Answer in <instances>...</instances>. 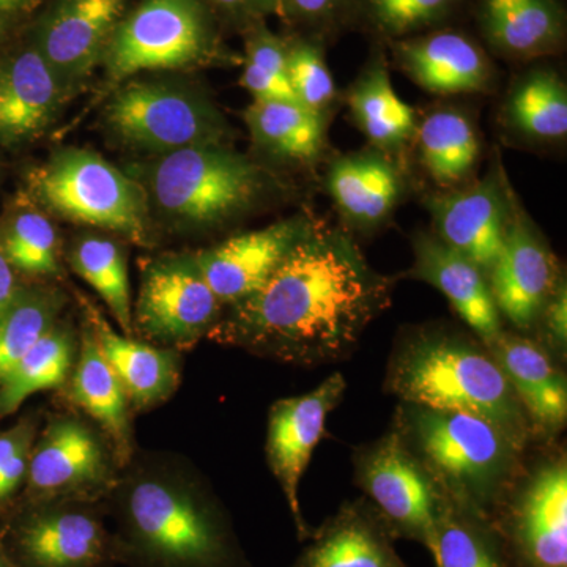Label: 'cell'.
I'll list each match as a JSON object with an SVG mask.
<instances>
[{
  "mask_svg": "<svg viewBox=\"0 0 567 567\" xmlns=\"http://www.w3.org/2000/svg\"><path fill=\"white\" fill-rule=\"evenodd\" d=\"M394 279L369 265L344 230L317 226L262 289L230 306L212 338L286 363L347 360L386 311Z\"/></svg>",
  "mask_w": 567,
  "mask_h": 567,
  "instance_id": "1",
  "label": "cell"
},
{
  "mask_svg": "<svg viewBox=\"0 0 567 567\" xmlns=\"http://www.w3.org/2000/svg\"><path fill=\"white\" fill-rule=\"evenodd\" d=\"M383 390L406 404L483 417L522 450L536 442L513 386L472 331L436 323L402 331L388 360Z\"/></svg>",
  "mask_w": 567,
  "mask_h": 567,
  "instance_id": "2",
  "label": "cell"
},
{
  "mask_svg": "<svg viewBox=\"0 0 567 567\" xmlns=\"http://www.w3.org/2000/svg\"><path fill=\"white\" fill-rule=\"evenodd\" d=\"M393 425L447 498L488 518L524 472L527 451L483 417L399 402Z\"/></svg>",
  "mask_w": 567,
  "mask_h": 567,
  "instance_id": "3",
  "label": "cell"
},
{
  "mask_svg": "<svg viewBox=\"0 0 567 567\" xmlns=\"http://www.w3.org/2000/svg\"><path fill=\"white\" fill-rule=\"evenodd\" d=\"M118 557L140 567H252L229 520L188 487L148 480L121 505Z\"/></svg>",
  "mask_w": 567,
  "mask_h": 567,
  "instance_id": "4",
  "label": "cell"
},
{
  "mask_svg": "<svg viewBox=\"0 0 567 567\" xmlns=\"http://www.w3.org/2000/svg\"><path fill=\"white\" fill-rule=\"evenodd\" d=\"M148 208L188 229H210L252 210L274 189L271 175L226 144L155 156L144 167Z\"/></svg>",
  "mask_w": 567,
  "mask_h": 567,
  "instance_id": "5",
  "label": "cell"
},
{
  "mask_svg": "<svg viewBox=\"0 0 567 567\" xmlns=\"http://www.w3.org/2000/svg\"><path fill=\"white\" fill-rule=\"evenodd\" d=\"M24 194L50 215L147 244L151 208L144 188L96 153L76 147L52 153L28 174Z\"/></svg>",
  "mask_w": 567,
  "mask_h": 567,
  "instance_id": "6",
  "label": "cell"
},
{
  "mask_svg": "<svg viewBox=\"0 0 567 567\" xmlns=\"http://www.w3.org/2000/svg\"><path fill=\"white\" fill-rule=\"evenodd\" d=\"M223 55L205 0H142L115 25L102 62L107 78L122 84L142 71L192 69Z\"/></svg>",
  "mask_w": 567,
  "mask_h": 567,
  "instance_id": "7",
  "label": "cell"
},
{
  "mask_svg": "<svg viewBox=\"0 0 567 567\" xmlns=\"http://www.w3.org/2000/svg\"><path fill=\"white\" fill-rule=\"evenodd\" d=\"M104 122L121 144L156 156L196 145L226 144L229 133L212 100L177 81H125L104 107Z\"/></svg>",
  "mask_w": 567,
  "mask_h": 567,
  "instance_id": "8",
  "label": "cell"
},
{
  "mask_svg": "<svg viewBox=\"0 0 567 567\" xmlns=\"http://www.w3.org/2000/svg\"><path fill=\"white\" fill-rule=\"evenodd\" d=\"M354 484L385 520L394 539L434 551L436 522L447 495L413 454L398 429L353 453Z\"/></svg>",
  "mask_w": 567,
  "mask_h": 567,
  "instance_id": "9",
  "label": "cell"
},
{
  "mask_svg": "<svg viewBox=\"0 0 567 567\" xmlns=\"http://www.w3.org/2000/svg\"><path fill=\"white\" fill-rule=\"evenodd\" d=\"M492 520L513 567H567L566 451L525 464Z\"/></svg>",
  "mask_w": 567,
  "mask_h": 567,
  "instance_id": "10",
  "label": "cell"
},
{
  "mask_svg": "<svg viewBox=\"0 0 567 567\" xmlns=\"http://www.w3.org/2000/svg\"><path fill=\"white\" fill-rule=\"evenodd\" d=\"M0 544L18 567H106L117 540L93 511L37 503L0 529Z\"/></svg>",
  "mask_w": 567,
  "mask_h": 567,
  "instance_id": "11",
  "label": "cell"
},
{
  "mask_svg": "<svg viewBox=\"0 0 567 567\" xmlns=\"http://www.w3.org/2000/svg\"><path fill=\"white\" fill-rule=\"evenodd\" d=\"M346 391L344 375L334 372L309 393L281 399L270 409L267 461L286 496L300 543L308 540L315 529L301 513L300 481L322 442L328 415L341 404Z\"/></svg>",
  "mask_w": 567,
  "mask_h": 567,
  "instance_id": "12",
  "label": "cell"
},
{
  "mask_svg": "<svg viewBox=\"0 0 567 567\" xmlns=\"http://www.w3.org/2000/svg\"><path fill=\"white\" fill-rule=\"evenodd\" d=\"M559 276L554 252L522 208L511 203L509 193L505 238L487 275L499 317L517 333L535 330Z\"/></svg>",
  "mask_w": 567,
  "mask_h": 567,
  "instance_id": "13",
  "label": "cell"
},
{
  "mask_svg": "<svg viewBox=\"0 0 567 567\" xmlns=\"http://www.w3.org/2000/svg\"><path fill=\"white\" fill-rule=\"evenodd\" d=\"M223 303L200 275L193 256L153 262L136 305L137 327L167 344H188L213 330Z\"/></svg>",
  "mask_w": 567,
  "mask_h": 567,
  "instance_id": "14",
  "label": "cell"
},
{
  "mask_svg": "<svg viewBox=\"0 0 567 567\" xmlns=\"http://www.w3.org/2000/svg\"><path fill=\"white\" fill-rule=\"evenodd\" d=\"M316 227L308 216H292L264 229L234 235L223 244L194 254L193 259L223 306L237 305L262 289L286 257Z\"/></svg>",
  "mask_w": 567,
  "mask_h": 567,
  "instance_id": "15",
  "label": "cell"
},
{
  "mask_svg": "<svg viewBox=\"0 0 567 567\" xmlns=\"http://www.w3.org/2000/svg\"><path fill=\"white\" fill-rule=\"evenodd\" d=\"M125 0H58L33 29L31 43L66 92L102 62Z\"/></svg>",
  "mask_w": 567,
  "mask_h": 567,
  "instance_id": "16",
  "label": "cell"
},
{
  "mask_svg": "<svg viewBox=\"0 0 567 567\" xmlns=\"http://www.w3.org/2000/svg\"><path fill=\"white\" fill-rule=\"evenodd\" d=\"M69 92L31 40L0 51V147L39 140L55 121Z\"/></svg>",
  "mask_w": 567,
  "mask_h": 567,
  "instance_id": "17",
  "label": "cell"
},
{
  "mask_svg": "<svg viewBox=\"0 0 567 567\" xmlns=\"http://www.w3.org/2000/svg\"><path fill=\"white\" fill-rule=\"evenodd\" d=\"M513 386L535 440L551 442L566 429L567 380L561 364L536 339L503 330L486 344Z\"/></svg>",
  "mask_w": 567,
  "mask_h": 567,
  "instance_id": "18",
  "label": "cell"
},
{
  "mask_svg": "<svg viewBox=\"0 0 567 567\" xmlns=\"http://www.w3.org/2000/svg\"><path fill=\"white\" fill-rule=\"evenodd\" d=\"M509 193L492 174L461 192L432 196L427 208L436 237L488 275L505 238Z\"/></svg>",
  "mask_w": 567,
  "mask_h": 567,
  "instance_id": "19",
  "label": "cell"
},
{
  "mask_svg": "<svg viewBox=\"0 0 567 567\" xmlns=\"http://www.w3.org/2000/svg\"><path fill=\"white\" fill-rule=\"evenodd\" d=\"M388 44L399 69L424 91L440 95L486 92L494 81L486 51L456 29L440 28Z\"/></svg>",
  "mask_w": 567,
  "mask_h": 567,
  "instance_id": "20",
  "label": "cell"
},
{
  "mask_svg": "<svg viewBox=\"0 0 567 567\" xmlns=\"http://www.w3.org/2000/svg\"><path fill=\"white\" fill-rule=\"evenodd\" d=\"M412 248L413 265L406 276L445 295L456 315L484 344L505 330L487 275L477 265L443 244L435 234L417 233L412 238Z\"/></svg>",
  "mask_w": 567,
  "mask_h": 567,
  "instance_id": "21",
  "label": "cell"
},
{
  "mask_svg": "<svg viewBox=\"0 0 567 567\" xmlns=\"http://www.w3.org/2000/svg\"><path fill=\"white\" fill-rule=\"evenodd\" d=\"M394 540L379 511L361 496L342 503L312 529L290 567H410Z\"/></svg>",
  "mask_w": 567,
  "mask_h": 567,
  "instance_id": "22",
  "label": "cell"
},
{
  "mask_svg": "<svg viewBox=\"0 0 567 567\" xmlns=\"http://www.w3.org/2000/svg\"><path fill=\"white\" fill-rule=\"evenodd\" d=\"M473 11L487 47L509 61H536L565 48L561 0H475Z\"/></svg>",
  "mask_w": 567,
  "mask_h": 567,
  "instance_id": "23",
  "label": "cell"
},
{
  "mask_svg": "<svg viewBox=\"0 0 567 567\" xmlns=\"http://www.w3.org/2000/svg\"><path fill=\"white\" fill-rule=\"evenodd\" d=\"M107 464L96 436L74 420L48 425L29 461V491L37 503L100 486Z\"/></svg>",
  "mask_w": 567,
  "mask_h": 567,
  "instance_id": "24",
  "label": "cell"
},
{
  "mask_svg": "<svg viewBox=\"0 0 567 567\" xmlns=\"http://www.w3.org/2000/svg\"><path fill=\"white\" fill-rule=\"evenodd\" d=\"M85 319L104 360L118 377L134 405L158 404L178 383L177 360L171 352L117 333L102 312L84 300Z\"/></svg>",
  "mask_w": 567,
  "mask_h": 567,
  "instance_id": "25",
  "label": "cell"
},
{
  "mask_svg": "<svg viewBox=\"0 0 567 567\" xmlns=\"http://www.w3.org/2000/svg\"><path fill=\"white\" fill-rule=\"evenodd\" d=\"M328 189L347 223L372 229L393 212L402 181L398 167L382 153H357L334 162Z\"/></svg>",
  "mask_w": 567,
  "mask_h": 567,
  "instance_id": "26",
  "label": "cell"
},
{
  "mask_svg": "<svg viewBox=\"0 0 567 567\" xmlns=\"http://www.w3.org/2000/svg\"><path fill=\"white\" fill-rule=\"evenodd\" d=\"M347 100L358 128L380 151L399 152L415 140V111L395 93L383 52L372 55Z\"/></svg>",
  "mask_w": 567,
  "mask_h": 567,
  "instance_id": "27",
  "label": "cell"
},
{
  "mask_svg": "<svg viewBox=\"0 0 567 567\" xmlns=\"http://www.w3.org/2000/svg\"><path fill=\"white\" fill-rule=\"evenodd\" d=\"M71 398L102 424L122 457L132 453L128 395L104 360L87 324L82 331L80 360L71 377Z\"/></svg>",
  "mask_w": 567,
  "mask_h": 567,
  "instance_id": "28",
  "label": "cell"
},
{
  "mask_svg": "<svg viewBox=\"0 0 567 567\" xmlns=\"http://www.w3.org/2000/svg\"><path fill=\"white\" fill-rule=\"evenodd\" d=\"M257 147L289 162L311 163L323 152V114L289 100H254L245 112Z\"/></svg>",
  "mask_w": 567,
  "mask_h": 567,
  "instance_id": "29",
  "label": "cell"
},
{
  "mask_svg": "<svg viewBox=\"0 0 567 567\" xmlns=\"http://www.w3.org/2000/svg\"><path fill=\"white\" fill-rule=\"evenodd\" d=\"M435 567H513L494 520L446 498L436 522Z\"/></svg>",
  "mask_w": 567,
  "mask_h": 567,
  "instance_id": "30",
  "label": "cell"
},
{
  "mask_svg": "<svg viewBox=\"0 0 567 567\" xmlns=\"http://www.w3.org/2000/svg\"><path fill=\"white\" fill-rule=\"evenodd\" d=\"M506 121L522 136L535 141L565 140L567 91L558 71L536 66L518 78L506 102Z\"/></svg>",
  "mask_w": 567,
  "mask_h": 567,
  "instance_id": "31",
  "label": "cell"
},
{
  "mask_svg": "<svg viewBox=\"0 0 567 567\" xmlns=\"http://www.w3.org/2000/svg\"><path fill=\"white\" fill-rule=\"evenodd\" d=\"M415 140L421 164L439 185H457L476 166L480 140L475 126L462 112H432L417 126Z\"/></svg>",
  "mask_w": 567,
  "mask_h": 567,
  "instance_id": "32",
  "label": "cell"
},
{
  "mask_svg": "<svg viewBox=\"0 0 567 567\" xmlns=\"http://www.w3.org/2000/svg\"><path fill=\"white\" fill-rule=\"evenodd\" d=\"M0 249L17 274L48 276L61 268L58 230L48 213L24 193L0 219Z\"/></svg>",
  "mask_w": 567,
  "mask_h": 567,
  "instance_id": "33",
  "label": "cell"
},
{
  "mask_svg": "<svg viewBox=\"0 0 567 567\" xmlns=\"http://www.w3.org/2000/svg\"><path fill=\"white\" fill-rule=\"evenodd\" d=\"M69 328L55 323L0 380V417L17 412L29 395L61 386L73 365Z\"/></svg>",
  "mask_w": 567,
  "mask_h": 567,
  "instance_id": "34",
  "label": "cell"
},
{
  "mask_svg": "<svg viewBox=\"0 0 567 567\" xmlns=\"http://www.w3.org/2000/svg\"><path fill=\"white\" fill-rule=\"evenodd\" d=\"M70 260L73 270L102 297L123 334H132V293L122 246L102 235H82L71 248Z\"/></svg>",
  "mask_w": 567,
  "mask_h": 567,
  "instance_id": "35",
  "label": "cell"
},
{
  "mask_svg": "<svg viewBox=\"0 0 567 567\" xmlns=\"http://www.w3.org/2000/svg\"><path fill=\"white\" fill-rule=\"evenodd\" d=\"M62 305V295L54 290L21 287L0 316V380L54 327Z\"/></svg>",
  "mask_w": 567,
  "mask_h": 567,
  "instance_id": "36",
  "label": "cell"
},
{
  "mask_svg": "<svg viewBox=\"0 0 567 567\" xmlns=\"http://www.w3.org/2000/svg\"><path fill=\"white\" fill-rule=\"evenodd\" d=\"M465 0H354L352 21L379 39L398 41L446 28Z\"/></svg>",
  "mask_w": 567,
  "mask_h": 567,
  "instance_id": "37",
  "label": "cell"
},
{
  "mask_svg": "<svg viewBox=\"0 0 567 567\" xmlns=\"http://www.w3.org/2000/svg\"><path fill=\"white\" fill-rule=\"evenodd\" d=\"M241 85L254 100L297 102L287 76V41L257 22L248 29Z\"/></svg>",
  "mask_w": 567,
  "mask_h": 567,
  "instance_id": "38",
  "label": "cell"
},
{
  "mask_svg": "<svg viewBox=\"0 0 567 567\" xmlns=\"http://www.w3.org/2000/svg\"><path fill=\"white\" fill-rule=\"evenodd\" d=\"M322 47V40L309 35L287 41V76L295 100L319 114L336 99V84Z\"/></svg>",
  "mask_w": 567,
  "mask_h": 567,
  "instance_id": "39",
  "label": "cell"
},
{
  "mask_svg": "<svg viewBox=\"0 0 567 567\" xmlns=\"http://www.w3.org/2000/svg\"><path fill=\"white\" fill-rule=\"evenodd\" d=\"M353 9L354 0H279V13L287 21L320 40L323 33L352 21Z\"/></svg>",
  "mask_w": 567,
  "mask_h": 567,
  "instance_id": "40",
  "label": "cell"
},
{
  "mask_svg": "<svg viewBox=\"0 0 567 567\" xmlns=\"http://www.w3.org/2000/svg\"><path fill=\"white\" fill-rule=\"evenodd\" d=\"M33 425L29 421L0 434V502L10 498L28 476Z\"/></svg>",
  "mask_w": 567,
  "mask_h": 567,
  "instance_id": "41",
  "label": "cell"
},
{
  "mask_svg": "<svg viewBox=\"0 0 567 567\" xmlns=\"http://www.w3.org/2000/svg\"><path fill=\"white\" fill-rule=\"evenodd\" d=\"M537 342L559 364L567 357V287L565 276H559L554 292L548 298L536 324Z\"/></svg>",
  "mask_w": 567,
  "mask_h": 567,
  "instance_id": "42",
  "label": "cell"
},
{
  "mask_svg": "<svg viewBox=\"0 0 567 567\" xmlns=\"http://www.w3.org/2000/svg\"><path fill=\"white\" fill-rule=\"evenodd\" d=\"M213 13L226 18L234 24L251 25L264 22L271 13H279V0H205Z\"/></svg>",
  "mask_w": 567,
  "mask_h": 567,
  "instance_id": "43",
  "label": "cell"
},
{
  "mask_svg": "<svg viewBox=\"0 0 567 567\" xmlns=\"http://www.w3.org/2000/svg\"><path fill=\"white\" fill-rule=\"evenodd\" d=\"M17 275V271L7 262L2 249H0V316L10 308L14 298L20 293L22 286L20 281H18Z\"/></svg>",
  "mask_w": 567,
  "mask_h": 567,
  "instance_id": "44",
  "label": "cell"
},
{
  "mask_svg": "<svg viewBox=\"0 0 567 567\" xmlns=\"http://www.w3.org/2000/svg\"><path fill=\"white\" fill-rule=\"evenodd\" d=\"M39 2L40 0H0V22L14 28Z\"/></svg>",
  "mask_w": 567,
  "mask_h": 567,
  "instance_id": "45",
  "label": "cell"
},
{
  "mask_svg": "<svg viewBox=\"0 0 567 567\" xmlns=\"http://www.w3.org/2000/svg\"><path fill=\"white\" fill-rule=\"evenodd\" d=\"M11 32H13V25L0 22V51L10 43Z\"/></svg>",
  "mask_w": 567,
  "mask_h": 567,
  "instance_id": "46",
  "label": "cell"
},
{
  "mask_svg": "<svg viewBox=\"0 0 567 567\" xmlns=\"http://www.w3.org/2000/svg\"><path fill=\"white\" fill-rule=\"evenodd\" d=\"M0 567H18L17 563L13 561L7 554L6 548L0 544Z\"/></svg>",
  "mask_w": 567,
  "mask_h": 567,
  "instance_id": "47",
  "label": "cell"
}]
</instances>
